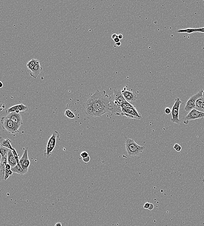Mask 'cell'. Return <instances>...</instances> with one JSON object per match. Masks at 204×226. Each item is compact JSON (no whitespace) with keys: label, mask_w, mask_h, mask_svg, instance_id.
Wrapping results in <instances>:
<instances>
[{"label":"cell","mask_w":204,"mask_h":226,"mask_svg":"<svg viewBox=\"0 0 204 226\" xmlns=\"http://www.w3.org/2000/svg\"><path fill=\"white\" fill-rule=\"evenodd\" d=\"M28 111V108L27 107L24 105L23 104H20L8 108L6 110V112L7 114H8L14 112H27Z\"/></svg>","instance_id":"7c38bea8"},{"label":"cell","mask_w":204,"mask_h":226,"mask_svg":"<svg viewBox=\"0 0 204 226\" xmlns=\"http://www.w3.org/2000/svg\"><path fill=\"white\" fill-rule=\"evenodd\" d=\"M112 38L116 44L120 42V40L118 38V35L116 34H113L112 36Z\"/></svg>","instance_id":"d4e9b609"},{"label":"cell","mask_w":204,"mask_h":226,"mask_svg":"<svg viewBox=\"0 0 204 226\" xmlns=\"http://www.w3.org/2000/svg\"><path fill=\"white\" fill-rule=\"evenodd\" d=\"M2 180V179H1V178H0V181H1Z\"/></svg>","instance_id":"ab89813d"},{"label":"cell","mask_w":204,"mask_h":226,"mask_svg":"<svg viewBox=\"0 0 204 226\" xmlns=\"http://www.w3.org/2000/svg\"><path fill=\"white\" fill-rule=\"evenodd\" d=\"M110 96L105 91H97L87 100L84 105L86 114L94 117L110 112Z\"/></svg>","instance_id":"6da1fadb"},{"label":"cell","mask_w":204,"mask_h":226,"mask_svg":"<svg viewBox=\"0 0 204 226\" xmlns=\"http://www.w3.org/2000/svg\"><path fill=\"white\" fill-rule=\"evenodd\" d=\"M178 33H191L194 32L204 33V27L202 28H197V29H191L187 28L184 30H179L177 31Z\"/></svg>","instance_id":"e0dca14e"},{"label":"cell","mask_w":204,"mask_h":226,"mask_svg":"<svg viewBox=\"0 0 204 226\" xmlns=\"http://www.w3.org/2000/svg\"><path fill=\"white\" fill-rule=\"evenodd\" d=\"M30 164H31V162H30V160H29L25 161L20 166H21V167L24 170L28 172V168H29Z\"/></svg>","instance_id":"603a6c76"},{"label":"cell","mask_w":204,"mask_h":226,"mask_svg":"<svg viewBox=\"0 0 204 226\" xmlns=\"http://www.w3.org/2000/svg\"><path fill=\"white\" fill-rule=\"evenodd\" d=\"M59 136H60V134L57 131H54L53 132L51 137H50L48 141L47 147L44 150V156L45 158H50L52 152L55 147L56 138L59 137Z\"/></svg>","instance_id":"277c9868"},{"label":"cell","mask_w":204,"mask_h":226,"mask_svg":"<svg viewBox=\"0 0 204 226\" xmlns=\"http://www.w3.org/2000/svg\"><path fill=\"white\" fill-rule=\"evenodd\" d=\"M11 168H12V167H11V165L9 164H7L5 167V170H11Z\"/></svg>","instance_id":"4dcf8cb0"},{"label":"cell","mask_w":204,"mask_h":226,"mask_svg":"<svg viewBox=\"0 0 204 226\" xmlns=\"http://www.w3.org/2000/svg\"><path fill=\"white\" fill-rule=\"evenodd\" d=\"M121 44L120 42L117 43L116 44V45H117V46H120Z\"/></svg>","instance_id":"8d00e7d4"},{"label":"cell","mask_w":204,"mask_h":226,"mask_svg":"<svg viewBox=\"0 0 204 226\" xmlns=\"http://www.w3.org/2000/svg\"><path fill=\"white\" fill-rule=\"evenodd\" d=\"M121 91L122 95L126 101L130 104L134 103L135 102V100L137 99V98L135 93L131 91L126 90V88H124L123 90H122Z\"/></svg>","instance_id":"8fae6325"},{"label":"cell","mask_w":204,"mask_h":226,"mask_svg":"<svg viewBox=\"0 0 204 226\" xmlns=\"http://www.w3.org/2000/svg\"><path fill=\"white\" fill-rule=\"evenodd\" d=\"M182 103V101L179 98H176L175 100L174 104L171 110L172 118L171 119V121L173 123L178 124H180L181 120L179 117V111H180L181 104Z\"/></svg>","instance_id":"5b68a950"},{"label":"cell","mask_w":204,"mask_h":226,"mask_svg":"<svg viewBox=\"0 0 204 226\" xmlns=\"http://www.w3.org/2000/svg\"><path fill=\"white\" fill-rule=\"evenodd\" d=\"M125 146L129 157L139 156L145 149L144 146L138 145L133 140L127 137L125 140Z\"/></svg>","instance_id":"7a4b0ae2"},{"label":"cell","mask_w":204,"mask_h":226,"mask_svg":"<svg viewBox=\"0 0 204 226\" xmlns=\"http://www.w3.org/2000/svg\"><path fill=\"white\" fill-rule=\"evenodd\" d=\"M195 108L200 111L204 112V97H201L196 100Z\"/></svg>","instance_id":"5bb4252c"},{"label":"cell","mask_w":204,"mask_h":226,"mask_svg":"<svg viewBox=\"0 0 204 226\" xmlns=\"http://www.w3.org/2000/svg\"><path fill=\"white\" fill-rule=\"evenodd\" d=\"M118 38H119L120 40V39H122V38H123V36H122L121 34H119V35H118Z\"/></svg>","instance_id":"836d02e7"},{"label":"cell","mask_w":204,"mask_h":226,"mask_svg":"<svg viewBox=\"0 0 204 226\" xmlns=\"http://www.w3.org/2000/svg\"><path fill=\"white\" fill-rule=\"evenodd\" d=\"M173 148L174 149L176 150V152H180L182 150L181 146L180 145H179V144H177V143L175 144Z\"/></svg>","instance_id":"484cf974"},{"label":"cell","mask_w":204,"mask_h":226,"mask_svg":"<svg viewBox=\"0 0 204 226\" xmlns=\"http://www.w3.org/2000/svg\"><path fill=\"white\" fill-rule=\"evenodd\" d=\"M43 70V68L41 67L40 62L38 61L33 69L31 71L30 75L33 79H37Z\"/></svg>","instance_id":"4fadbf2b"},{"label":"cell","mask_w":204,"mask_h":226,"mask_svg":"<svg viewBox=\"0 0 204 226\" xmlns=\"http://www.w3.org/2000/svg\"><path fill=\"white\" fill-rule=\"evenodd\" d=\"M54 226H62V224L60 222H57L56 223L55 225Z\"/></svg>","instance_id":"d6a6232c"},{"label":"cell","mask_w":204,"mask_h":226,"mask_svg":"<svg viewBox=\"0 0 204 226\" xmlns=\"http://www.w3.org/2000/svg\"><path fill=\"white\" fill-rule=\"evenodd\" d=\"M202 96L203 97H204V90H203V93H202Z\"/></svg>","instance_id":"f35d334b"},{"label":"cell","mask_w":204,"mask_h":226,"mask_svg":"<svg viewBox=\"0 0 204 226\" xmlns=\"http://www.w3.org/2000/svg\"><path fill=\"white\" fill-rule=\"evenodd\" d=\"M7 163L11 165L12 168L14 167L17 165V162L14 156L12 150L10 149L7 154Z\"/></svg>","instance_id":"9a60e30c"},{"label":"cell","mask_w":204,"mask_h":226,"mask_svg":"<svg viewBox=\"0 0 204 226\" xmlns=\"http://www.w3.org/2000/svg\"><path fill=\"white\" fill-rule=\"evenodd\" d=\"M65 115L69 119H73L75 118V116L74 113L70 110H67L65 111Z\"/></svg>","instance_id":"7402d4cb"},{"label":"cell","mask_w":204,"mask_h":226,"mask_svg":"<svg viewBox=\"0 0 204 226\" xmlns=\"http://www.w3.org/2000/svg\"><path fill=\"white\" fill-rule=\"evenodd\" d=\"M38 60L37 59H33L31 60L30 61L28 62L27 63V65L28 69L31 71L33 69L35 66L36 64L38 62Z\"/></svg>","instance_id":"d6986e66"},{"label":"cell","mask_w":204,"mask_h":226,"mask_svg":"<svg viewBox=\"0 0 204 226\" xmlns=\"http://www.w3.org/2000/svg\"><path fill=\"white\" fill-rule=\"evenodd\" d=\"M11 170L13 173L21 174V175H24L27 173V171H25L22 168L20 165H17L14 167H12L11 168Z\"/></svg>","instance_id":"ac0fdd59"},{"label":"cell","mask_w":204,"mask_h":226,"mask_svg":"<svg viewBox=\"0 0 204 226\" xmlns=\"http://www.w3.org/2000/svg\"><path fill=\"white\" fill-rule=\"evenodd\" d=\"M3 104H2V103L1 102V101H0V107H2V106H3Z\"/></svg>","instance_id":"74e56055"},{"label":"cell","mask_w":204,"mask_h":226,"mask_svg":"<svg viewBox=\"0 0 204 226\" xmlns=\"http://www.w3.org/2000/svg\"><path fill=\"white\" fill-rule=\"evenodd\" d=\"M165 113L167 115H169L171 113V110L169 107H166L165 109Z\"/></svg>","instance_id":"83f0119b"},{"label":"cell","mask_w":204,"mask_h":226,"mask_svg":"<svg viewBox=\"0 0 204 226\" xmlns=\"http://www.w3.org/2000/svg\"><path fill=\"white\" fill-rule=\"evenodd\" d=\"M0 146L5 147L13 150L14 148L11 144V141L9 139H5L3 137H0Z\"/></svg>","instance_id":"2e32d148"},{"label":"cell","mask_w":204,"mask_h":226,"mask_svg":"<svg viewBox=\"0 0 204 226\" xmlns=\"http://www.w3.org/2000/svg\"><path fill=\"white\" fill-rule=\"evenodd\" d=\"M203 91V90H200L197 94L189 98V99L187 101L184 108L186 111L189 112L191 110L195 108V101L199 98L203 97L202 96Z\"/></svg>","instance_id":"52a82bcc"},{"label":"cell","mask_w":204,"mask_h":226,"mask_svg":"<svg viewBox=\"0 0 204 226\" xmlns=\"http://www.w3.org/2000/svg\"><path fill=\"white\" fill-rule=\"evenodd\" d=\"M110 107L114 111H117L121 108V106L126 102V100L122 95L120 90H114V94L110 96Z\"/></svg>","instance_id":"3957f363"},{"label":"cell","mask_w":204,"mask_h":226,"mask_svg":"<svg viewBox=\"0 0 204 226\" xmlns=\"http://www.w3.org/2000/svg\"><path fill=\"white\" fill-rule=\"evenodd\" d=\"M1 123L2 128L6 130L8 133L14 134L19 132V130L15 128L13 122L11 119L7 118L5 117L1 118Z\"/></svg>","instance_id":"ba28073f"},{"label":"cell","mask_w":204,"mask_h":226,"mask_svg":"<svg viewBox=\"0 0 204 226\" xmlns=\"http://www.w3.org/2000/svg\"><path fill=\"white\" fill-rule=\"evenodd\" d=\"M13 154L14 156V158H15V160H16V162L17 163V165H20L19 164V155H18V153H17V152H16V150L14 148L13 150H12Z\"/></svg>","instance_id":"cb8c5ba5"},{"label":"cell","mask_w":204,"mask_h":226,"mask_svg":"<svg viewBox=\"0 0 204 226\" xmlns=\"http://www.w3.org/2000/svg\"><path fill=\"white\" fill-rule=\"evenodd\" d=\"M150 203H146L145 204H144L143 206L144 208L146 209H148L149 207H150Z\"/></svg>","instance_id":"f546056e"},{"label":"cell","mask_w":204,"mask_h":226,"mask_svg":"<svg viewBox=\"0 0 204 226\" xmlns=\"http://www.w3.org/2000/svg\"><path fill=\"white\" fill-rule=\"evenodd\" d=\"M3 86V84L2 82L0 81V88H2Z\"/></svg>","instance_id":"e575fe53"},{"label":"cell","mask_w":204,"mask_h":226,"mask_svg":"<svg viewBox=\"0 0 204 226\" xmlns=\"http://www.w3.org/2000/svg\"><path fill=\"white\" fill-rule=\"evenodd\" d=\"M9 150L7 148L0 146V154H1L2 157H5L6 155H7Z\"/></svg>","instance_id":"44dd1931"},{"label":"cell","mask_w":204,"mask_h":226,"mask_svg":"<svg viewBox=\"0 0 204 226\" xmlns=\"http://www.w3.org/2000/svg\"><path fill=\"white\" fill-rule=\"evenodd\" d=\"M154 208V205H153V204H152V203H150V207H149V208H148V210H152Z\"/></svg>","instance_id":"1f68e13d"},{"label":"cell","mask_w":204,"mask_h":226,"mask_svg":"<svg viewBox=\"0 0 204 226\" xmlns=\"http://www.w3.org/2000/svg\"><path fill=\"white\" fill-rule=\"evenodd\" d=\"M122 116H125L130 119L140 120L142 118L141 115L139 113L135 107L132 108L122 109Z\"/></svg>","instance_id":"9c48e42d"},{"label":"cell","mask_w":204,"mask_h":226,"mask_svg":"<svg viewBox=\"0 0 204 226\" xmlns=\"http://www.w3.org/2000/svg\"><path fill=\"white\" fill-rule=\"evenodd\" d=\"M80 156L82 157L83 158H87L89 156V154L88 153L86 152H83L80 154Z\"/></svg>","instance_id":"4316f807"},{"label":"cell","mask_w":204,"mask_h":226,"mask_svg":"<svg viewBox=\"0 0 204 226\" xmlns=\"http://www.w3.org/2000/svg\"><path fill=\"white\" fill-rule=\"evenodd\" d=\"M90 158L89 157V156L87 158L83 159V161L85 163H87L90 162Z\"/></svg>","instance_id":"f1b7e54d"},{"label":"cell","mask_w":204,"mask_h":226,"mask_svg":"<svg viewBox=\"0 0 204 226\" xmlns=\"http://www.w3.org/2000/svg\"><path fill=\"white\" fill-rule=\"evenodd\" d=\"M5 117L11 119L13 122L15 128L18 130H19L20 126L23 124L21 115L20 113H18L16 112L7 114Z\"/></svg>","instance_id":"30bf717a"},{"label":"cell","mask_w":204,"mask_h":226,"mask_svg":"<svg viewBox=\"0 0 204 226\" xmlns=\"http://www.w3.org/2000/svg\"><path fill=\"white\" fill-rule=\"evenodd\" d=\"M27 150H28V148L25 149L24 154H23L22 158H21V159L19 160V164L20 165H21L25 161H26V160H29V158H28V151H27Z\"/></svg>","instance_id":"ffe728a7"},{"label":"cell","mask_w":204,"mask_h":226,"mask_svg":"<svg viewBox=\"0 0 204 226\" xmlns=\"http://www.w3.org/2000/svg\"><path fill=\"white\" fill-rule=\"evenodd\" d=\"M2 156H1V154H0V167H1V159H2Z\"/></svg>","instance_id":"d590c367"},{"label":"cell","mask_w":204,"mask_h":226,"mask_svg":"<svg viewBox=\"0 0 204 226\" xmlns=\"http://www.w3.org/2000/svg\"><path fill=\"white\" fill-rule=\"evenodd\" d=\"M204 117V112L200 111L195 108L189 112L188 114L183 118V123L188 124L189 122L196 119H201Z\"/></svg>","instance_id":"8992f818"}]
</instances>
